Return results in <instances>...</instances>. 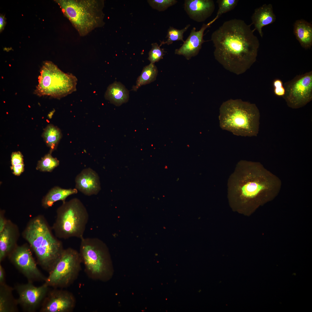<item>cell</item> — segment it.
<instances>
[{"label":"cell","instance_id":"6da1fadb","mask_svg":"<svg viewBox=\"0 0 312 312\" xmlns=\"http://www.w3.org/2000/svg\"><path fill=\"white\" fill-rule=\"evenodd\" d=\"M281 180L259 162L242 160L228 180V198L234 211L249 216L278 194Z\"/></svg>","mask_w":312,"mask_h":312},{"label":"cell","instance_id":"7a4b0ae2","mask_svg":"<svg viewBox=\"0 0 312 312\" xmlns=\"http://www.w3.org/2000/svg\"><path fill=\"white\" fill-rule=\"evenodd\" d=\"M248 25L241 19L225 21L211 35L215 59L225 69L239 75L256 60L259 42Z\"/></svg>","mask_w":312,"mask_h":312},{"label":"cell","instance_id":"3957f363","mask_svg":"<svg viewBox=\"0 0 312 312\" xmlns=\"http://www.w3.org/2000/svg\"><path fill=\"white\" fill-rule=\"evenodd\" d=\"M260 117L255 104L240 99H230L224 102L220 108V126L237 136H257Z\"/></svg>","mask_w":312,"mask_h":312},{"label":"cell","instance_id":"277c9868","mask_svg":"<svg viewBox=\"0 0 312 312\" xmlns=\"http://www.w3.org/2000/svg\"><path fill=\"white\" fill-rule=\"evenodd\" d=\"M24 236L34 251L39 264L49 273L64 249L62 242L53 236L44 221L40 218H35L29 223Z\"/></svg>","mask_w":312,"mask_h":312},{"label":"cell","instance_id":"5b68a950","mask_svg":"<svg viewBox=\"0 0 312 312\" xmlns=\"http://www.w3.org/2000/svg\"><path fill=\"white\" fill-rule=\"evenodd\" d=\"M64 15L79 35L84 36L103 26L104 14L102 0H56Z\"/></svg>","mask_w":312,"mask_h":312},{"label":"cell","instance_id":"8992f818","mask_svg":"<svg viewBox=\"0 0 312 312\" xmlns=\"http://www.w3.org/2000/svg\"><path fill=\"white\" fill-rule=\"evenodd\" d=\"M79 253L87 276L94 280L106 281L112 276V262L108 248L99 238L81 239Z\"/></svg>","mask_w":312,"mask_h":312},{"label":"cell","instance_id":"52a82bcc","mask_svg":"<svg viewBox=\"0 0 312 312\" xmlns=\"http://www.w3.org/2000/svg\"><path fill=\"white\" fill-rule=\"evenodd\" d=\"M89 219L88 213L78 198L63 201L57 211L53 229L57 237L63 239L83 237Z\"/></svg>","mask_w":312,"mask_h":312},{"label":"cell","instance_id":"ba28073f","mask_svg":"<svg viewBox=\"0 0 312 312\" xmlns=\"http://www.w3.org/2000/svg\"><path fill=\"white\" fill-rule=\"evenodd\" d=\"M38 79L35 92L39 96L60 98L76 90L77 79L76 77L71 73H64L51 61L44 62Z\"/></svg>","mask_w":312,"mask_h":312},{"label":"cell","instance_id":"9c48e42d","mask_svg":"<svg viewBox=\"0 0 312 312\" xmlns=\"http://www.w3.org/2000/svg\"><path fill=\"white\" fill-rule=\"evenodd\" d=\"M81 263L79 252L71 248L64 249L45 283L54 288L68 287L77 277Z\"/></svg>","mask_w":312,"mask_h":312},{"label":"cell","instance_id":"30bf717a","mask_svg":"<svg viewBox=\"0 0 312 312\" xmlns=\"http://www.w3.org/2000/svg\"><path fill=\"white\" fill-rule=\"evenodd\" d=\"M285 94L283 97L287 105L293 109L304 106L312 100V71L296 76L284 85Z\"/></svg>","mask_w":312,"mask_h":312},{"label":"cell","instance_id":"8fae6325","mask_svg":"<svg viewBox=\"0 0 312 312\" xmlns=\"http://www.w3.org/2000/svg\"><path fill=\"white\" fill-rule=\"evenodd\" d=\"M8 255L11 262L25 277L28 282H45L47 277L38 268L28 246H16Z\"/></svg>","mask_w":312,"mask_h":312},{"label":"cell","instance_id":"7c38bea8","mask_svg":"<svg viewBox=\"0 0 312 312\" xmlns=\"http://www.w3.org/2000/svg\"><path fill=\"white\" fill-rule=\"evenodd\" d=\"M49 287L45 282L38 287L30 282L15 285L14 289L18 295V305L25 311L35 312L40 307L49 290Z\"/></svg>","mask_w":312,"mask_h":312},{"label":"cell","instance_id":"4fadbf2b","mask_svg":"<svg viewBox=\"0 0 312 312\" xmlns=\"http://www.w3.org/2000/svg\"><path fill=\"white\" fill-rule=\"evenodd\" d=\"M76 303L75 297L71 292L54 288L49 290L41 304L40 311L71 312Z\"/></svg>","mask_w":312,"mask_h":312},{"label":"cell","instance_id":"5bb4252c","mask_svg":"<svg viewBox=\"0 0 312 312\" xmlns=\"http://www.w3.org/2000/svg\"><path fill=\"white\" fill-rule=\"evenodd\" d=\"M214 22L213 19L207 24L203 23L198 31L196 30L195 27H193L181 46L175 50V54L183 55L187 60L197 55L201 49L203 44L206 42L203 39L205 31Z\"/></svg>","mask_w":312,"mask_h":312},{"label":"cell","instance_id":"9a60e30c","mask_svg":"<svg viewBox=\"0 0 312 312\" xmlns=\"http://www.w3.org/2000/svg\"><path fill=\"white\" fill-rule=\"evenodd\" d=\"M184 9L191 19L197 22H201L211 15L215 5L212 0H185Z\"/></svg>","mask_w":312,"mask_h":312},{"label":"cell","instance_id":"2e32d148","mask_svg":"<svg viewBox=\"0 0 312 312\" xmlns=\"http://www.w3.org/2000/svg\"><path fill=\"white\" fill-rule=\"evenodd\" d=\"M75 187L84 195L90 196L96 194L100 189L99 178L93 169H83L75 179Z\"/></svg>","mask_w":312,"mask_h":312},{"label":"cell","instance_id":"e0dca14e","mask_svg":"<svg viewBox=\"0 0 312 312\" xmlns=\"http://www.w3.org/2000/svg\"><path fill=\"white\" fill-rule=\"evenodd\" d=\"M251 18L252 24L254 25L255 27L254 30H257L261 37L262 38L263 27L273 23L276 20L272 5L271 4H264L256 8Z\"/></svg>","mask_w":312,"mask_h":312},{"label":"cell","instance_id":"ac0fdd59","mask_svg":"<svg viewBox=\"0 0 312 312\" xmlns=\"http://www.w3.org/2000/svg\"><path fill=\"white\" fill-rule=\"evenodd\" d=\"M294 32L301 46L305 49L312 46V25L304 20H296L294 24Z\"/></svg>","mask_w":312,"mask_h":312},{"label":"cell","instance_id":"d6986e66","mask_svg":"<svg viewBox=\"0 0 312 312\" xmlns=\"http://www.w3.org/2000/svg\"><path fill=\"white\" fill-rule=\"evenodd\" d=\"M105 97L111 103L119 106L128 101L129 92L121 83L115 81L107 87Z\"/></svg>","mask_w":312,"mask_h":312},{"label":"cell","instance_id":"ffe728a7","mask_svg":"<svg viewBox=\"0 0 312 312\" xmlns=\"http://www.w3.org/2000/svg\"><path fill=\"white\" fill-rule=\"evenodd\" d=\"M14 289L6 283L0 285V312H17L18 304L13 294Z\"/></svg>","mask_w":312,"mask_h":312},{"label":"cell","instance_id":"44dd1931","mask_svg":"<svg viewBox=\"0 0 312 312\" xmlns=\"http://www.w3.org/2000/svg\"><path fill=\"white\" fill-rule=\"evenodd\" d=\"M77 192V190L76 188L64 189L55 187L51 189L43 199L42 205L45 208L50 207L57 201H65L68 196L76 194Z\"/></svg>","mask_w":312,"mask_h":312},{"label":"cell","instance_id":"7402d4cb","mask_svg":"<svg viewBox=\"0 0 312 312\" xmlns=\"http://www.w3.org/2000/svg\"><path fill=\"white\" fill-rule=\"evenodd\" d=\"M13 230L8 222L3 230L0 232V262L15 248Z\"/></svg>","mask_w":312,"mask_h":312},{"label":"cell","instance_id":"603a6c76","mask_svg":"<svg viewBox=\"0 0 312 312\" xmlns=\"http://www.w3.org/2000/svg\"><path fill=\"white\" fill-rule=\"evenodd\" d=\"M157 73V67L154 64L150 63L144 66L137 79L136 85L132 87L131 90L136 91L142 86L153 82L156 80Z\"/></svg>","mask_w":312,"mask_h":312},{"label":"cell","instance_id":"cb8c5ba5","mask_svg":"<svg viewBox=\"0 0 312 312\" xmlns=\"http://www.w3.org/2000/svg\"><path fill=\"white\" fill-rule=\"evenodd\" d=\"M42 137L47 145L50 149V153L55 150L61 138L60 130L52 125H48L44 129Z\"/></svg>","mask_w":312,"mask_h":312},{"label":"cell","instance_id":"d4e9b609","mask_svg":"<svg viewBox=\"0 0 312 312\" xmlns=\"http://www.w3.org/2000/svg\"><path fill=\"white\" fill-rule=\"evenodd\" d=\"M190 25L188 24L183 29H179L172 27H170L167 31V33L166 38L167 40L166 41L161 42L159 46H161L164 44L169 45L172 44L175 41H181L184 42L183 34L190 27Z\"/></svg>","mask_w":312,"mask_h":312},{"label":"cell","instance_id":"484cf974","mask_svg":"<svg viewBox=\"0 0 312 312\" xmlns=\"http://www.w3.org/2000/svg\"><path fill=\"white\" fill-rule=\"evenodd\" d=\"M51 153L45 155L38 161L37 170L42 172H50L59 165V161L52 157Z\"/></svg>","mask_w":312,"mask_h":312},{"label":"cell","instance_id":"4316f807","mask_svg":"<svg viewBox=\"0 0 312 312\" xmlns=\"http://www.w3.org/2000/svg\"><path fill=\"white\" fill-rule=\"evenodd\" d=\"M238 0H218L216 1L218 4V9L216 15L213 19L215 21L223 14L230 11L237 5Z\"/></svg>","mask_w":312,"mask_h":312},{"label":"cell","instance_id":"83f0119b","mask_svg":"<svg viewBox=\"0 0 312 312\" xmlns=\"http://www.w3.org/2000/svg\"><path fill=\"white\" fill-rule=\"evenodd\" d=\"M151 46L152 48L149 52L148 59L151 63L154 64L163 59L165 55L164 53L166 52L164 49L161 48L156 42L152 43Z\"/></svg>","mask_w":312,"mask_h":312},{"label":"cell","instance_id":"f1b7e54d","mask_svg":"<svg viewBox=\"0 0 312 312\" xmlns=\"http://www.w3.org/2000/svg\"><path fill=\"white\" fill-rule=\"evenodd\" d=\"M147 2L153 9L159 11H163L175 4L178 1L176 0H148Z\"/></svg>","mask_w":312,"mask_h":312},{"label":"cell","instance_id":"f546056e","mask_svg":"<svg viewBox=\"0 0 312 312\" xmlns=\"http://www.w3.org/2000/svg\"><path fill=\"white\" fill-rule=\"evenodd\" d=\"M273 85L274 94L277 96L283 97L285 94V90L282 80L279 79H274Z\"/></svg>","mask_w":312,"mask_h":312},{"label":"cell","instance_id":"4dcf8cb0","mask_svg":"<svg viewBox=\"0 0 312 312\" xmlns=\"http://www.w3.org/2000/svg\"><path fill=\"white\" fill-rule=\"evenodd\" d=\"M12 166L23 163V156L19 151L12 152L11 155Z\"/></svg>","mask_w":312,"mask_h":312},{"label":"cell","instance_id":"1f68e13d","mask_svg":"<svg viewBox=\"0 0 312 312\" xmlns=\"http://www.w3.org/2000/svg\"><path fill=\"white\" fill-rule=\"evenodd\" d=\"M24 165L23 163L12 166L10 167L13 171V173L15 175L18 176L23 172L24 170Z\"/></svg>","mask_w":312,"mask_h":312},{"label":"cell","instance_id":"d6a6232c","mask_svg":"<svg viewBox=\"0 0 312 312\" xmlns=\"http://www.w3.org/2000/svg\"><path fill=\"white\" fill-rule=\"evenodd\" d=\"M5 273L2 265H0V285L5 283Z\"/></svg>","mask_w":312,"mask_h":312},{"label":"cell","instance_id":"836d02e7","mask_svg":"<svg viewBox=\"0 0 312 312\" xmlns=\"http://www.w3.org/2000/svg\"><path fill=\"white\" fill-rule=\"evenodd\" d=\"M6 23L5 19L4 16H0V31H1L4 29Z\"/></svg>","mask_w":312,"mask_h":312},{"label":"cell","instance_id":"e575fe53","mask_svg":"<svg viewBox=\"0 0 312 312\" xmlns=\"http://www.w3.org/2000/svg\"><path fill=\"white\" fill-rule=\"evenodd\" d=\"M7 222L1 216L0 218V232H1L5 226Z\"/></svg>","mask_w":312,"mask_h":312}]
</instances>
